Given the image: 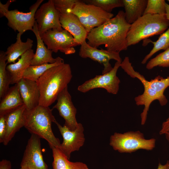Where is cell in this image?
<instances>
[{"label":"cell","instance_id":"3957f363","mask_svg":"<svg viewBox=\"0 0 169 169\" xmlns=\"http://www.w3.org/2000/svg\"><path fill=\"white\" fill-rule=\"evenodd\" d=\"M52 110L49 107L40 105L31 110L26 109L24 113V127L31 134L47 141L51 148H59L61 144L60 141L54 136L51 128L52 123L57 121L53 115Z\"/></svg>","mask_w":169,"mask_h":169},{"label":"cell","instance_id":"30bf717a","mask_svg":"<svg viewBox=\"0 0 169 169\" xmlns=\"http://www.w3.org/2000/svg\"><path fill=\"white\" fill-rule=\"evenodd\" d=\"M44 0H38L29 8V12L23 13L17 9L9 10L4 15L7 19V24L15 31L23 34L28 30H33L35 19V15Z\"/></svg>","mask_w":169,"mask_h":169},{"label":"cell","instance_id":"6da1fadb","mask_svg":"<svg viewBox=\"0 0 169 169\" xmlns=\"http://www.w3.org/2000/svg\"><path fill=\"white\" fill-rule=\"evenodd\" d=\"M131 26L126 20L125 12L120 10L115 17L92 29L87 35V43L96 48L105 45L110 51L120 53L126 50L127 36Z\"/></svg>","mask_w":169,"mask_h":169},{"label":"cell","instance_id":"1f68e13d","mask_svg":"<svg viewBox=\"0 0 169 169\" xmlns=\"http://www.w3.org/2000/svg\"><path fill=\"white\" fill-rule=\"evenodd\" d=\"M78 0H53L56 9L60 13H67L71 9Z\"/></svg>","mask_w":169,"mask_h":169},{"label":"cell","instance_id":"8992f818","mask_svg":"<svg viewBox=\"0 0 169 169\" xmlns=\"http://www.w3.org/2000/svg\"><path fill=\"white\" fill-rule=\"evenodd\" d=\"M154 138L146 139L140 131L124 133L115 132L110 138V145L120 153H131L139 149L152 150L155 147Z\"/></svg>","mask_w":169,"mask_h":169},{"label":"cell","instance_id":"cb8c5ba5","mask_svg":"<svg viewBox=\"0 0 169 169\" xmlns=\"http://www.w3.org/2000/svg\"><path fill=\"white\" fill-rule=\"evenodd\" d=\"M51 148L53 157V169H89L83 162L70 161L58 148L53 147Z\"/></svg>","mask_w":169,"mask_h":169},{"label":"cell","instance_id":"74e56055","mask_svg":"<svg viewBox=\"0 0 169 169\" xmlns=\"http://www.w3.org/2000/svg\"><path fill=\"white\" fill-rule=\"evenodd\" d=\"M166 15L167 18L169 20V5L166 3H165Z\"/></svg>","mask_w":169,"mask_h":169},{"label":"cell","instance_id":"2e32d148","mask_svg":"<svg viewBox=\"0 0 169 169\" xmlns=\"http://www.w3.org/2000/svg\"><path fill=\"white\" fill-rule=\"evenodd\" d=\"M25 109L26 106L23 104L4 114L6 125V132L3 142L4 145H7L16 133L24 126V113Z\"/></svg>","mask_w":169,"mask_h":169},{"label":"cell","instance_id":"b9f144b4","mask_svg":"<svg viewBox=\"0 0 169 169\" xmlns=\"http://www.w3.org/2000/svg\"><path fill=\"white\" fill-rule=\"evenodd\" d=\"M167 1L169 2V0H167Z\"/></svg>","mask_w":169,"mask_h":169},{"label":"cell","instance_id":"4fadbf2b","mask_svg":"<svg viewBox=\"0 0 169 169\" xmlns=\"http://www.w3.org/2000/svg\"><path fill=\"white\" fill-rule=\"evenodd\" d=\"M20 166L30 169H48L43 158L40 137L38 136L32 134L29 139Z\"/></svg>","mask_w":169,"mask_h":169},{"label":"cell","instance_id":"d6a6232c","mask_svg":"<svg viewBox=\"0 0 169 169\" xmlns=\"http://www.w3.org/2000/svg\"><path fill=\"white\" fill-rule=\"evenodd\" d=\"M6 130V125L4 115H0V142H3Z\"/></svg>","mask_w":169,"mask_h":169},{"label":"cell","instance_id":"44dd1931","mask_svg":"<svg viewBox=\"0 0 169 169\" xmlns=\"http://www.w3.org/2000/svg\"><path fill=\"white\" fill-rule=\"evenodd\" d=\"M22 35L18 33L16 42L12 44L5 52L7 64L15 63V61L28 50L32 49L33 40L28 38L25 42L22 41Z\"/></svg>","mask_w":169,"mask_h":169},{"label":"cell","instance_id":"277c9868","mask_svg":"<svg viewBox=\"0 0 169 169\" xmlns=\"http://www.w3.org/2000/svg\"><path fill=\"white\" fill-rule=\"evenodd\" d=\"M169 27V20L166 14L144 15L131 24L127 36V46L135 45L150 37L161 35Z\"/></svg>","mask_w":169,"mask_h":169},{"label":"cell","instance_id":"e0dca14e","mask_svg":"<svg viewBox=\"0 0 169 169\" xmlns=\"http://www.w3.org/2000/svg\"><path fill=\"white\" fill-rule=\"evenodd\" d=\"M62 27L70 33L79 45L86 39L88 34L77 17L70 13L60 14Z\"/></svg>","mask_w":169,"mask_h":169},{"label":"cell","instance_id":"60d3db41","mask_svg":"<svg viewBox=\"0 0 169 169\" xmlns=\"http://www.w3.org/2000/svg\"><path fill=\"white\" fill-rule=\"evenodd\" d=\"M169 116L168 117V118L167 119V120H169Z\"/></svg>","mask_w":169,"mask_h":169},{"label":"cell","instance_id":"52a82bcc","mask_svg":"<svg viewBox=\"0 0 169 169\" xmlns=\"http://www.w3.org/2000/svg\"><path fill=\"white\" fill-rule=\"evenodd\" d=\"M76 16L89 33L93 28L113 18L114 14L105 11L94 5L78 0L73 8L67 11Z\"/></svg>","mask_w":169,"mask_h":169},{"label":"cell","instance_id":"ba28073f","mask_svg":"<svg viewBox=\"0 0 169 169\" xmlns=\"http://www.w3.org/2000/svg\"><path fill=\"white\" fill-rule=\"evenodd\" d=\"M47 48L56 53L59 51L66 55L75 52L74 47L79 45L73 36L64 29L49 30L40 35Z\"/></svg>","mask_w":169,"mask_h":169},{"label":"cell","instance_id":"ffe728a7","mask_svg":"<svg viewBox=\"0 0 169 169\" xmlns=\"http://www.w3.org/2000/svg\"><path fill=\"white\" fill-rule=\"evenodd\" d=\"M34 54L33 49H30L22 55L18 62L7 66L6 69L11 78V84H17L22 78L23 73L30 65Z\"/></svg>","mask_w":169,"mask_h":169},{"label":"cell","instance_id":"83f0119b","mask_svg":"<svg viewBox=\"0 0 169 169\" xmlns=\"http://www.w3.org/2000/svg\"><path fill=\"white\" fill-rule=\"evenodd\" d=\"M85 3L94 5L106 12L111 13L116 8L124 7L122 0H85Z\"/></svg>","mask_w":169,"mask_h":169},{"label":"cell","instance_id":"836d02e7","mask_svg":"<svg viewBox=\"0 0 169 169\" xmlns=\"http://www.w3.org/2000/svg\"><path fill=\"white\" fill-rule=\"evenodd\" d=\"M15 1L16 0H9L5 4H3L0 2V16L1 18L4 17L5 14L9 11L8 8L10 4Z\"/></svg>","mask_w":169,"mask_h":169},{"label":"cell","instance_id":"9c48e42d","mask_svg":"<svg viewBox=\"0 0 169 169\" xmlns=\"http://www.w3.org/2000/svg\"><path fill=\"white\" fill-rule=\"evenodd\" d=\"M120 62L116 61L112 69L109 72L101 75H96L94 78L85 81L79 85L78 90L82 93L97 88L105 89L110 93L117 94L119 88L120 80L116 75Z\"/></svg>","mask_w":169,"mask_h":169},{"label":"cell","instance_id":"8fae6325","mask_svg":"<svg viewBox=\"0 0 169 169\" xmlns=\"http://www.w3.org/2000/svg\"><path fill=\"white\" fill-rule=\"evenodd\" d=\"M60 14L55 7L53 0H49L41 5L35 15L40 35L50 29H63L60 22Z\"/></svg>","mask_w":169,"mask_h":169},{"label":"cell","instance_id":"4dcf8cb0","mask_svg":"<svg viewBox=\"0 0 169 169\" xmlns=\"http://www.w3.org/2000/svg\"><path fill=\"white\" fill-rule=\"evenodd\" d=\"M149 83L150 86L157 92L161 95H164L165 90L169 86V76L164 78L158 75L149 81Z\"/></svg>","mask_w":169,"mask_h":169},{"label":"cell","instance_id":"7a4b0ae2","mask_svg":"<svg viewBox=\"0 0 169 169\" xmlns=\"http://www.w3.org/2000/svg\"><path fill=\"white\" fill-rule=\"evenodd\" d=\"M72 77L69 64L64 63L47 70L36 82L40 93L39 105L49 107L53 103Z\"/></svg>","mask_w":169,"mask_h":169},{"label":"cell","instance_id":"7c38bea8","mask_svg":"<svg viewBox=\"0 0 169 169\" xmlns=\"http://www.w3.org/2000/svg\"><path fill=\"white\" fill-rule=\"evenodd\" d=\"M55 123L63 138V141L58 148L69 160L71 153L79 151L84 143L83 127L81 124L78 123L75 130H71L64 125L62 126L57 121Z\"/></svg>","mask_w":169,"mask_h":169},{"label":"cell","instance_id":"e575fe53","mask_svg":"<svg viewBox=\"0 0 169 169\" xmlns=\"http://www.w3.org/2000/svg\"><path fill=\"white\" fill-rule=\"evenodd\" d=\"M11 163L10 161L3 160L0 162V169H11Z\"/></svg>","mask_w":169,"mask_h":169},{"label":"cell","instance_id":"8d00e7d4","mask_svg":"<svg viewBox=\"0 0 169 169\" xmlns=\"http://www.w3.org/2000/svg\"><path fill=\"white\" fill-rule=\"evenodd\" d=\"M156 169H169V161H167L166 163L163 165L159 162Z\"/></svg>","mask_w":169,"mask_h":169},{"label":"cell","instance_id":"d4e9b609","mask_svg":"<svg viewBox=\"0 0 169 169\" xmlns=\"http://www.w3.org/2000/svg\"><path fill=\"white\" fill-rule=\"evenodd\" d=\"M56 62L38 65H30L24 71L22 78L37 82L38 79L49 69L57 65L64 63L63 59L58 57Z\"/></svg>","mask_w":169,"mask_h":169},{"label":"cell","instance_id":"d590c367","mask_svg":"<svg viewBox=\"0 0 169 169\" xmlns=\"http://www.w3.org/2000/svg\"><path fill=\"white\" fill-rule=\"evenodd\" d=\"M169 130V119L166 120L162 124L161 128L160 131V135L165 134Z\"/></svg>","mask_w":169,"mask_h":169},{"label":"cell","instance_id":"9a60e30c","mask_svg":"<svg viewBox=\"0 0 169 169\" xmlns=\"http://www.w3.org/2000/svg\"><path fill=\"white\" fill-rule=\"evenodd\" d=\"M56 100L57 102L52 109L58 110L60 115L64 119L66 126L71 130H75L78 124L76 118L77 109L72 102L68 87L59 94Z\"/></svg>","mask_w":169,"mask_h":169},{"label":"cell","instance_id":"ab89813d","mask_svg":"<svg viewBox=\"0 0 169 169\" xmlns=\"http://www.w3.org/2000/svg\"><path fill=\"white\" fill-rule=\"evenodd\" d=\"M20 169H30L27 168H24V167H21Z\"/></svg>","mask_w":169,"mask_h":169},{"label":"cell","instance_id":"4316f807","mask_svg":"<svg viewBox=\"0 0 169 169\" xmlns=\"http://www.w3.org/2000/svg\"><path fill=\"white\" fill-rule=\"evenodd\" d=\"M146 39L145 44L151 42L154 46L149 53L141 61L142 64H146L147 61L157 52L161 50H165L169 48V27L166 31L160 35L157 41H152L150 39L148 40Z\"/></svg>","mask_w":169,"mask_h":169},{"label":"cell","instance_id":"484cf974","mask_svg":"<svg viewBox=\"0 0 169 169\" xmlns=\"http://www.w3.org/2000/svg\"><path fill=\"white\" fill-rule=\"evenodd\" d=\"M7 60L5 52H0V98L2 99L9 89L11 83L10 75L6 69Z\"/></svg>","mask_w":169,"mask_h":169},{"label":"cell","instance_id":"f35d334b","mask_svg":"<svg viewBox=\"0 0 169 169\" xmlns=\"http://www.w3.org/2000/svg\"><path fill=\"white\" fill-rule=\"evenodd\" d=\"M166 137L169 142V130L165 134Z\"/></svg>","mask_w":169,"mask_h":169},{"label":"cell","instance_id":"5b68a950","mask_svg":"<svg viewBox=\"0 0 169 169\" xmlns=\"http://www.w3.org/2000/svg\"><path fill=\"white\" fill-rule=\"evenodd\" d=\"M120 67L127 74L132 78H137L143 84L144 91L141 95L135 98L137 105H144V108L141 114V124L144 125L146 123L148 112L151 103L155 100H158L161 106L165 105L167 100L165 96L158 94L150 86L149 81L138 72L135 70L128 57H125L120 64Z\"/></svg>","mask_w":169,"mask_h":169},{"label":"cell","instance_id":"f1b7e54d","mask_svg":"<svg viewBox=\"0 0 169 169\" xmlns=\"http://www.w3.org/2000/svg\"><path fill=\"white\" fill-rule=\"evenodd\" d=\"M156 66L169 67V48L151 59L146 64V68L149 70Z\"/></svg>","mask_w":169,"mask_h":169},{"label":"cell","instance_id":"ac0fdd59","mask_svg":"<svg viewBox=\"0 0 169 169\" xmlns=\"http://www.w3.org/2000/svg\"><path fill=\"white\" fill-rule=\"evenodd\" d=\"M17 84L26 110L39 105L40 93L36 82L22 78Z\"/></svg>","mask_w":169,"mask_h":169},{"label":"cell","instance_id":"603a6c76","mask_svg":"<svg viewBox=\"0 0 169 169\" xmlns=\"http://www.w3.org/2000/svg\"><path fill=\"white\" fill-rule=\"evenodd\" d=\"M125 19L131 24L144 15L147 0H122Z\"/></svg>","mask_w":169,"mask_h":169},{"label":"cell","instance_id":"5bb4252c","mask_svg":"<svg viewBox=\"0 0 169 169\" xmlns=\"http://www.w3.org/2000/svg\"><path fill=\"white\" fill-rule=\"evenodd\" d=\"M79 54L83 58H89L104 66L102 74L110 71L113 68L110 63V60L113 59L121 62L122 59L119 52L110 51L102 48L100 49L90 46L86 40L81 44Z\"/></svg>","mask_w":169,"mask_h":169},{"label":"cell","instance_id":"d6986e66","mask_svg":"<svg viewBox=\"0 0 169 169\" xmlns=\"http://www.w3.org/2000/svg\"><path fill=\"white\" fill-rule=\"evenodd\" d=\"M35 34L37 40V48L35 53L31 61L30 65H38L45 64L55 63L57 58H53V52L45 45L38 32L37 24L35 21L32 31Z\"/></svg>","mask_w":169,"mask_h":169},{"label":"cell","instance_id":"f546056e","mask_svg":"<svg viewBox=\"0 0 169 169\" xmlns=\"http://www.w3.org/2000/svg\"><path fill=\"white\" fill-rule=\"evenodd\" d=\"M164 0H147L144 14L163 15L166 14Z\"/></svg>","mask_w":169,"mask_h":169},{"label":"cell","instance_id":"7402d4cb","mask_svg":"<svg viewBox=\"0 0 169 169\" xmlns=\"http://www.w3.org/2000/svg\"><path fill=\"white\" fill-rule=\"evenodd\" d=\"M24 104L17 84L10 88L2 98L0 103V114L8 112Z\"/></svg>","mask_w":169,"mask_h":169}]
</instances>
